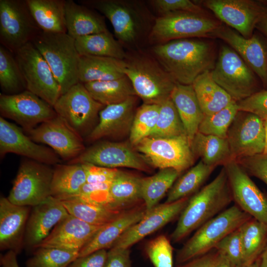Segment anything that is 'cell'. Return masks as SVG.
I'll return each instance as SVG.
<instances>
[{
    "label": "cell",
    "mask_w": 267,
    "mask_h": 267,
    "mask_svg": "<svg viewBox=\"0 0 267 267\" xmlns=\"http://www.w3.org/2000/svg\"><path fill=\"white\" fill-rule=\"evenodd\" d=\"M199 2L221 21L246 38L253 35L265 5L259 0H205Z\"/></svg>",
    "instance_id": "cell-18"
},
{
    "label": "cell",
    "mask_w": 267,
    "mask_h": 267,
    "mask_svg": "<svg viewBox=\"0 0 267 267\" xmlns=\"http://www.w3.org/2000/svg\"><path fill=\"white\" fill-rule=\"evenodd\" d=\"M103 226L89 224L69 214L36 248L54 247L80 251Z\"/></svg>",
    "instance_id": "cell-25"
},
{
    "label": "cell",
    "mask_w": 267,
    "mask_h": 267,
    "mask_svg": "<svg viewBox=\"0 0 267 267\" xmlns=\"http://www.w3.org/2000/svg\"><path fill=\"white\" fill-rule=\"evenodd\" d=\"M224 167L233 200L242 211L267 226V196L235 159Z\"/></svg>",
    "instance_id": "cell-17"
},
{
    "label": "cell",
    "mask_w": 267,
    "mask_h": 267,
    "mask_svg": "<svg viewBox=\"0 0 267 267\" xmlns=\"http://www.w3.org/2000/svg\"><path fill=\"white\" fill-rule=\"evenodd\" d=\"M146 213L143 203L127 210L116 220L103 226L80 250L78 257L99 250L109 249L129 228L140 221Z\"/></svg>",
    "instance_id": "cell-27"
},
{
    "label": "cell",
    "mask_w": 267,
    "mask_h": 267,
    "mask_svg": "<svg viewBox=\"0 0 267 267\" xmlns=\"http://www.w3.org/2000/svg\"><path fill=\"white\" fill-rule=\"evenodd\" d=\"M30 207L14 204L7 197H0V250L12 251L17 255L21 252Z\"/></svg>",
    "instance_id": "cell-24"
},
{
    "label": "cell",
    "mask_w": 267,
    "mask_h": 267,
    "mask_svg": "<svg viewBox=\"0 0 267 267\" xmlns=\"http://www.w3.org/2000/svg\"><path fill=\"white\" fill-rule=\"evenodd\" d=\"M135 146L148 164L160 170L171 168L181 173L195 160L186 135L173 137L149 136Z\"/></svg>",
    "instance_id": "cell-7"
},
{
    "label": "cell",
    "mask_w": 267,
    "mask_h": 267,
    "mask_svg": "<svg viewBox=\"0 0 267 267\" xmlns=\"http://www.w3.org/2000/svg\"><path fill=\"white\" fill-rule=\"evenodd\" d=\"M238 111L255 114L264 121L267 120V90L257 91L236 102Z\"/></svg>",
    "instance_id": "cell-50"
},
{
    "label": "cell",
    "mask_w": 267,
    "mask_h": 267,
    "mask_svg": "<svg viewBox=\"0 0 267 267\" xmlns=\"http://www.w3.org/2000/svg\"><path fill=\"white\" fill-rule=\"evenodd\" d=\"M112 182V181L96 183H86L78 196L94 203L118 207L113 204L110 194V188Z\"/></svg>",
    "instance_id": "cell-49"
},
{
    "label": "cell",
    "mask_w": 267,
    "mask_h": 267,
    "mask_svg": "<svg viewBox=\"0 0 267 267\" xmlns=\"http://www.w3.org/2000/svg\"><path fill=\"white\" fill-rule=\"evenodd\" d=\"M260 266V258L257 259L253 263L248 265L243 266L241 267H259Z\"/></svg>",
    "instance_id": "cell-62"
},
{
    "label": "cell",
    "mask_w": 267,
    "mask_h": 267,
    "mask_svg": "<svg viewBox=\"0 0 267 267\" xmlns=\"http://www.w3.org/2000/svg\"><path fill=\"white\" fill-rule=\"evenodd\" d=\"M238 110L234 101L224 108L210 115H205L198 132L226 138L228 129Z\"/></svg>",
    "instance_id": "cell-46"
},
{
    "label": "cell",
    "mask_w": 267,
    "mask_h": 267,
    "mask_svg": "<svg viewBox=\"0 0 267 267\" xmlns=\"http://www.w3.org/2000/svg\"><path fill=\"white\" fill-rule=\"evenodd\" d=\"M211 37L219 38L229 45L267 86V48L258 36L246 38L232 28L221 25Z\"/></svg>",
    "instance_id": "cell-23"
},
{
    "label": "cell",
    "mask_w": 267,
    "mask_h": 267,
    "mask_svg": "<svg viewBox=\"0 0 267 267\" xmlns=\"http://www.w3.org/2000/svg\"><path fill=\"white\" fill-rule=\"evenodd\" d=\"M251 218L236 204L223 210L199 227L177 251L176 265L184 263L214 249L222 239Z\"/></svg>",
    "instance_id": "cell-5"
},
{
    "label": "cell",
    "mask_w": 267,
    "mask_h": 267,
    "mask_svg": "<svg viewBox=\"0 0 267 267\" xmlns=\"http://www.w3.org/2000/svg\"><path fill=\"white\" fill-rule=\"evenodd\" d=\"M53 170L33 160L23 161L7 197L12 203L32 207L51 196Z\"/></svg>",
    "instance_id": "cell-11"
},
{
    "label": "cell",
    "mask_w": 267,
    "mask_h": 267,
    "mask_svg": "<svg viewBox=\"0 0 267 267\" xmlns=\"http://www.w3.org/2000/svg\"><path fill=\"white\" fill-rule=\"evenodd\" d=\"M0 86L5 94H14L26 90V86L14 55L0 45Z\"/></svg>",
    "instance_id": "cell-42"
},
{
    "label": "cell",
    "mask_w": 267,
    "mask_h": 267,
    "mask_svg": "<svg viewBox=\"0 0 267 267\" xmlns=\"http://www.w3.org/2000/svg\"><path fill=\"white\" fill-rule=\"evenodd\" d=\"M130 249L110 248L104 267H132Z\"/></svg>",
    "instance_id": "cell-55"
},
{
    "label": "cell",
    "mask_w": 267,
    "mask_h": 267,
    "mask_svg": "<svg viewBox=\"0 0 267 267\" xmlns=\"http://www.w3.org/2000/svg\"><path fill=\"white\" fill-rule=\"evenodd\" d=\"M69 215L62 202L51 196L32 207L26 224L24 246L34 250Z\"/></svg>",
    "instance_id": "cell-22"
},
{
    "label": "cell",
    "mask_w": 267,
    "mask_h": 267,
    "mask_svg": "<svg viewBox=\"0 0 267 267\" xmlns=\"http://www.w3.org/2000/svg\"><path fill=\"white\" fill-rule=\"evenodd\" d=\"M160 105L156 126L149 136L173 137L187 135L185 128L171 97Z\"/></svg>",
    "instance_id": "cell-43"
},
{
    "label": "cell",
    "mask_w": 267,
    "mask_h": 267,
    "mask_svg": "<svg viewBox=\"0 0 267 267\" xmlns=\"http://www.w3.org/2000/svg\"><path fill=\"white\" fill-rule=\"evenodd\" d=\"M144 250L154 267H173V247L165 235H160L150 240Z\"/></svg>",
    "instance_id": "cell-47"
},
{
    "label": "cell",
    "mask_w": 267,
    "mask_h": 267,
    "mask_svg": "<svg viewBox=\"0 0 267 267\" xmlns=\"http://www.w3.org/2000/svg\"><path fill=\"white\" fill-rule=\"evenodd\" d=\"M53 107L57 115L82 136L105 106L96 101L79 82L62 94Z\"/></svg>",
    "instance_id": "cell-14"
},
{
    "label": "cell",
    "mask_w": 267,
    "mask_h": 267,
    "mask_svg": "<svg viewBox=\"0 0 267 267\" xmlns=\"http://www.w3.org/2000/svg\"><path fill=\"white\" fill-rule=\"evenodd\" d=\"M180 174L174 169L167 168L161 169L152 176L141 178V197L146 213L158 205Z\"/></svg>",
    "instance_id": "cell-38"
},
{
    "label": "cell",
    "mask_w": 267,
    "mask_h": 267,
    "mask_svg": "<svg viewBox=\"0 0 267 267\" xmlns=\"http://www.w3.org/2000/svg\"><path fill=\"white\" fill-rule=\"evenodd\" d=\"M86 175V183H96L112 182L119 172L118 169H112L90 164H81Z\"/></svg>",
    "instance_id": "cell-53"
},
{
    "label": "cell",
    "mask_w": 267,
    "mask_h": 267,
    "mask_svg": "<svg viewBox=\"0 0 267 267\" xmlns=\"http://www.w3.org/2000/svg\"><path fill=\"white\" fill-rule=\"evenodd\" d=\"M190 142L198 131L205 115L200 106L192 85L177 83L170 96Z\"/></svg>",
    "instance_id": "cell-29"
},
{
    "label": "cell",
    "mask_w": 267,
    "mask_h": 267,
    "mask_svg": "<svg viewBox=\"0 0 267 267\" xmlns=\"http://www.w3.org/2000/svg\"><path fill=\"white\" fill-rule=\"evenodd\" d=\"M235 160L249 175L258 178L267 185V154L263 153Z\"/></svg>",
    "instance_id": "cell-52"
},
{
    "label": "cell",
    "mask_w": 267,
    "mask_h": 267,
    "mask_svg": "<svg viewBox=\"0 0 267 267\" xmlns=\"http://www.w3.org/2000/svg\"><path fill=\"white\" fill-rule=\"evenodd\" d=\"M79 3L103 14L110 22L119 43H136L143 32L142 15L133 2L120 0H84Z\"/></svg>",
    "instance_id": "cell-12"
},
{
    "label": "cell",
    "mask_w": 267,
    "mask_h": 267,
    "mask_svg": "<svg viewBox=\"0 0 267 267\" xmlns=\"http://www.w3.org/2000/svg\"><path fill=\"white\" fill-rule=\"evenodd\" d=\"M244 253L243 266L258 259L267 245V226L251 218L240 227Z\"/></svg>",
    "instance_id": "cell-40"
},
{
    "label": "cell",
    "mask_w": 267,
    "mask_h": 267,
    "mask_svg": "<svg viewBox=\"0 0 267 267\" xmlns=\"http://www.w3.org/2000/svg\"><path fill=\"white\" fill-rule=\"evenodd\" d=\"M226 139L233 159L263 153L264 121L255 114L238 111L228 129Z\"/></svg>",
    "instance_id": "cell-16"
},
{
    "label": "cell",
    "mask_w": 267,
    "mask_h": 267,
    "mask_svg": "<svg viewBox=\"0 0 267 267\" xmlns=\"http://www.w3.org/2000/svg\"><path fill=\"white\" fill-rule=\"evenodd\" d=\"M215 168L200 160L176 181L168 192L165 203H172L197 192Z\"/></svg>",
    "instance_id": "cell-39"
},
{
    "label": "cell",
    "mask_w": 267,
    "mask_h": 267,
    "mask_svg": "<svg viewBox=\"0 0 267 267\" xmlns=\"http://www.w3.org/2000/svg\"><path fill=\"white\" fill-rule=\"evenodd\" d=\"M61 201L69 214L89 224L99 226L110 223L131 209L94 203L78 195Z\"/></svg>",
    "instance_id": "cell-30"
},
{
    "label": "cell",
    "mask_w": 267,
    "mask_h": 267,
    "mask_svg": "<svg viewBox=\"0 0 267 267\" xmlns=\"http://www.w3.org/2000/svg\"><path fill=\"white\" fill-rule=\"evenodd\" d=\"M14 55L25 80L26 89L53 106L62 95L61 89L40 51L30 42Z\"/></svg>",
    "instance_id": "cell-10"
},
{
    "label": "cell",
    "mask_w": 267,
    "mask_h": 267,
    "mask_svg": "<svg viewBox=\"0 0 267 267\" xmlns=\"http://www.w3.org/2000/svg\"><path fill=\"white\" fill-rule=\"evenodd\" d=\"M256 28L267 37V6H265L263 13Z\"/></svg>",
    "instance_id": "cell-58"
},
{
    "label": "cell",
    "mask_w": 267,
    "mask_h": 267,
    "mask_svg": "<svg viewBox=\"0 0 267 267\" xmlns=\"http://www.w3.org/2000/svg\"><path fill=\"white\" fill-rule=\"evenodd\" d=\"M122 60L112 57L80 56L78 69L80 83L115 80L125 75L121 70Z\"/></svg>",
    "instance_id": "cell-34"
},
{
    "label": "cell",
    "mask_w": 267,
    "mask_h": 267,
    "mask_svg": "<svg viewBox=\"0 0 267 267\" xmlns=\"http://www.w3.org/2000/svg\"><path fill=\"white\" fill-rule=\"evenodd\" d=\"M215 249L225 255L236 267L244 264V253L239 227L222 239Z\"/></svg>",
    "instance_id": "cell-48"
},
{
    "label": "cell",
    "mask_w": 267,
    "mask_h": 267,
    "mask_svg": "<svg viewBox=\"0 0 267 267\" xmlns=\"http://www.w3.org/2000/svg\"><path fill=\"white\" fill-rule=\"evenodd\" d=\"M192 151L205 164L216 167L233 159L226 138L197 132L191 141Z\"/></svg>",
    "instance_id": "cell-35"
},
{
    "label": "cell",
    "mask_w": 267,
    "mask_h": 267,
    "mask_svg": "<svg viewBox=\"0 0 267 267\" xmlns=\"http://www.w3.org/2000/svg\"><path fill=\"white\" fill-rule=\"evenodd\" d=\"M214 267H236V266L225 255L219 252Z\"/></svg>",
    "instance_id": "cell-59"
},
{
    "label": "cell",
    "mask_w": 267,
    "mask_h": 267,
    "mask_svg": "<svg viewBox=\"0 0 267 267\" xmlns=\"http://www.w3.org/2000/svg\"><path fill=\"white\" fill-rule=\"evenodd\" d=\"M65 20L67 33L74 39L108 31L103 16L72 0L65 1Z\"/></svg>",
    "instance_id": "cell-28"
},
{
    "label": "cell",
    "mask_w": 267,
    "mask_h": 267,
    "mask_svg": "<svg viewBox=\"0 0 267 267\" xmlns=\"http://www.w3.org/2000/svg\"><path fill=\"white\" fill-rule=\"evenodd\" d=\"M32 43L45 59L59 84L62 94L79 83L80 55L75 39L67 33L41 31Z\"/></svg>",
    "instance_id": "cell-4"
},
{
    "label": "cell",
    "mask_w": 267,
    "mask_h": 267,
    "mask_svg": "<svg viewBox=\"0 0 267 267\" xmlns=\"http://www.w3.org/2000/svg\"><path fill=\"white\" fill-rule=\"evenodd\" d=\"M192 85L205 115L213 114L235 101L214 80L211 71H206L198 76Z\"/></svg>",
    "instance_id": "cell-31"
},
{
    "label": "cell",
    "mask_w": 267,
    "mask_h": 267,
    "mask_svg": "<svg viewBox=\"0 0 267 267\" xmlns=\"http://www.w3.org/2000/svg\"><path fill=\"white\" fill-rule=\"evenodd\" d=\"M0 112L27 132L57 116L53 106L27 89L14 94L1 93Z\"/></svg>",
    "instance_id": "cell-13"
},
{
    "label": "cell",
    "mask_w": 267,
    "mask_h": 267,
    "mask_svg": "<svg viewBox=\"0 0 267 267\" xmlns=\"http://www.w3.org/2000/svg\"><path fill=\"white\" fill-rule=\"evenodd\" d=\"M232 201L227 174L223 167L211 182L189 198L171 235V240L174 243L182 240L222 212Z\"/></svg>",
    "instance_id": "cell-2"
},
{
    "label": "cell",
    "mask_w": 267,
    "mask_h": 267,
    "mask_svg": "<svg viewBox=\"0 0 267 267\" xmlns=\"http://www.w3.org/2000/svg\"><path fill=\"white\" fill-rule=\"evenodd\" d=\"M84 85L91 96L105 106L121 103L136 95L131 81L126 76L115 80L91 82Z\"/></svg>",
    "instance_id": "cell-37"
},
{
    "label": "cell",
    "mask_w": 267,
    "mask_h": 267,
    "mask_svg": "<svg viewBox=\"0 0 267 267\" xmlns=\"http://www.w3.org/2000/svg\"><path fill=\"white\" fill-rule=\"evenodd\" d=\"M41 31L26 0H0V43L13 54Z\"/></svg>",
    "instance_id": "cell-9"
},
{
    "label": "cell",
    "mask_w": 267,
    "mask_h": 267,
    "mask_svg": "<svg viewBox=\"0 0 267 267\" xmlns=\"http://www.w3.org/2000/svg\"><path fill=\"white\" fill-rule=\"evenodd\" d=\"M265 129V148L263 153L267 154V120L264 121Z\"/></svg>",
    "instance_id": "cell-61"
},
{
    "label": "cell",
    "mask_w": 267,
    "mask_h": 267,
    "mask_svg": "<svg viewBox=\"0 0 267 267\" xmlns=\"http://www.w3.org/2000/svg\"><path fill=\"white\" fill-rule=\"evenodd\" d=\"M121 70L145 104H161L170 97L177 83L155 59L145 55L126 56Z\"/></svg>",
    "instance_id": "cell-3"
},
{
    "label": "cell",
    "mask_w": 267,
    "mask_h": 267,
    "mask_svg": "<svg viewBox=\"0 0 267 267\" xmlns=\"http://www.w3.org/2000/svg\"><path fill=\"white\" fill-rule=\"evenodd\" d=\"M70 164H90L112 169L129 168L148 172V164L140 155L128 144L115 142H102L85 150Z\"/></svg>",
    "instance_id": "cell-19"
},
{
    "label": "cell",
    "mask_w": 267,
    "mask_h": 267,
    "mask_svg": "<svg viewBox=\"0 0 267 267\" xmlns=\"http://www.w3.org/2000/svg\"><path fill=\"white\" fill-rule=\"evenodd\" d=\"M218 255V251L214 249L184 263L176 265L175 267H214Z\"/></svg>",
    "instance_id": "cell-56"
},
{
    "label": "cell",
    "mask_w": 267,
    "mask_h": 267,
    "mask_svg": "<svg viewBox=\"0 0 267 267\" xmlns=\"http://www.w3.org/2000/svg\"><path fill=\"white\" fill-rule=\"evenodd\" d=\"M259 267H267V245L260 257Z\"/></svg>",
    "instance_id": "cell-60"
},
{
    "label": "cell",
    "mask_w": 267,
    "mask_h": 267,
    "mask_svg": "<svg viewBox=\"0 0 267 267\" xmlns=\"http://www.w3.org/2000/svg\"><path fill=\"white\" fill-rule=\"evenodd\" d=\"M27 132L33 141L47 145L65 160L75 159L86 149L82 136L58 115Z\"/></svg>",
    "instance_id": "cell-15"
},
{
    "label": "cell",
    "mask_w": 267,
    "mask_h": 267,
    "mask_svg": "<svg viewBox=\"0 0 267 267\" xmlns=\"http://www.w3.org/2000/svg\"><path fill=\"white\" fill-rule=\"evenodd\" d=\"M107 255V250H99L89 255L77 257L68 267H104Z\"/></svg>",
    "instance_id": "cell-54"
},
{
    "label": "cell",
    "mask_w": 267,
    "mask_h": 267,
    "mask_svg": "<svg viewBox=\"0 0 267 267\" xmlns=\"http://www.w3.org/2000/svg\"><path fill=\"white\" fill-rule=\"evenodd\" d=\"M214 80L236 102L257 92L255 74L231 47H221L219 57L211 71Z\"/></svg>",
    "instance_id": "cell-8"
},
{
    "label": "cell",
    "mask_w": 267,
    "mask_h": 267,
    "mask_svg": "<svg viewBox=\"0 0 267 267\" xmlns=\"http://www.w3.org/2000/svg\"><path fill=\"white\" fill-rule=\"evenodd\" d=\"M221 24L205 13L177 12L157 18L149 32V41L157 44L173 40L211 37Z\"/></svg>",
    "instance_id": "cell-6"
},
{
    "label": "cell",
    "mask_w": 267,
    "mask_h": 267,
    "mask_svg": "<svg viewBox=\"0 0 267 267\" xmlns=\"http://www.w3.org/2000/svg\"><path fill=\"white\" fill-rule=\"evenodd\" d=\"M86 183L81 164H56L53 171L51 196L64 200L78 195Z\"/></svg>",
    "instance_id": "cell-32"
},
{
    "label": "cell",
    "mask_w": 267,
    "mask_h": 267,
    "mask_svg": "<svg viewBox=\"0 0 267 267\" xmlns=\"http://www.w3.org/2000/svg\"><path fill=\"white\" fill-rule=\"evenodd\" d=\"M136 102L134 96L121 103L105 106L100 111L98 123L90 132L89 139L95 140L130 133L136 110Z\"/></svg>",
    "instance_id": "cell-26"
},
{
    "label": "cell",
    "mask_w": 267,
    "mask_h": 267,
    "mask_svg": "<svg viewBox=\"0 0 267 267\" xmlns=\"http://www.w3.org/2000/svg\"><path fill=\"white\" fill-rule=\"evenodd\" d=\"M155 59L178 83L192 85L195 79L214 67L213 45L191 39L173 40L152 48Z\"/></svg>",
    "instance_id": "cell-1"
},
{
    "label": "cell",
    "mask_w": 267,
    "mask_h": 267,
    "mask_svg": "<svg viewBox=\"0 0 267 267\" xmlns=\"http://www.w3.org/2000/svg\"><path fill=\"white\" fill-rule=\"evenodd\" d=\"M160 104L143 103L136 110L130 132V141L136 146L149 136L156 126Z\"/></svg>",
    "instance_id": "cell-45"
},
{
    "label": "cell",
    "mask_w": 267,
    "mask_h": 267,
    "mask_svg": "<svg viewBox=\"0 0 267 267\" xmlns=\"http://www.w3.org/2000/svg\"><path fill=\"white\" fill-rule=\"evenodd\" d=\"M40 29L48 33H67L65 0H26Z\"/></svg>",
    "instance_id": "cell-33"
},
{
    "label": "cell",
    "mask_w": 267,
    "mask_h": 267,
    "mask_svg": "<svg viewBox=\"0 0 267 267\" xmlns=\"http://www.w3.org/2000/svg\"><path fill=\"white\" fill-rule=\"evenodd\" d=\"M141 178L120 170L113 180L110 194L113 204L120 208L129 209L142 201L140 193Z\"/></svg>",
    "instance_id": "cell-41"
},
{
    "label": "cell",
    "mask_w": 267,
    "mask_h": 267,
    "mask_svg": "<svg viewBox=\"0 0 267 267\" xmlns=\"http://www.w3.org/2000/svg\"><path fill=\"white\" fill-rule=\"evenodd\" d=\"M77 50L80 56H94L124 59L127 54L119 42L108 31L80 37L75 39Z\"/></svg>",
    "instance_id": "cell-36"
},
{
    "label": "cell",
    "mask_w": 267,
    "mask_h": 267,
    "mask_svg": "<svg viewBox=\"0 0 267 267\" xmlns=\"http://www.w3.org/2000/svg\"><path fill=\"white\" fill-rule=\"evenodd\" d=\"M14 153L29 159L45 164L56 165L60 160L52 149L38 144L22 130L12 123L0 117V156L7 153Z\"/></svg>",
    "instance_id": "cell-20"
},
{
    "label": "cell",
    "mask_w": 267,
    "mask_h": 267,
    "mask_svg": "<svg viewBox=\"0 0 267 267\" xmlns=\"http://www.w3.org/2000/svg\"><path fill=\"white\" fill-rule=\"evenodd\" d=\"M259 1L262 4L267 6V0H261Z\"/></svg>",
    "instance_id": "cell-63"
},
{
    "label": "cell",
    "mask_w": 267,
    "mask_h": 267,
    "mask_svg": "<svg viewBox=\"0 0 267 267\" xmlns=\"http://www.w3.org/2000/svg\"><path fill=\"white\" fill-rule=\"evenodd\" d=\"M151 3L160 16L182 11L205 13L200 5L189 0H154Z\"/></svg>",
    "instance_id": "cell-51"
},
{
    "label": "cell",
    "mask_w": 267,
    "mask_h": 267,
    "mask_svg": "<svg viewBox=\"0 0 267 267\" xmlns=\"http://www.w3.org/2000/svg\"><path fill=\"white\" fill-rule=\"evenodd\" d=\"M189 197L177 201L157 205L138 222L129 228L110 248L126 249L158 230L180 215Z\"/></svg>",
    "instance_id": "cell-21"
},
{
    "label": "cell",
    "mask_w": 267,
    "mask_h": 267,
    "mask_svg": "<svg viewBox=\"0 0 267 267\" xmlns=\"http://www.w3.org/2000/svg\"><path fill=\"white\" fill-rule=\"evenodd\" d=\"M79 251L54 247H38L26 262V267H68Z\"/></svg>",
    "instance_id": "cell-44"
},
{
    "label": "cell",
    "mask_w": 267,
    "mask_h": 267,
    "mask_svg": "<svg viewBox=\"0 0 267 267\" xmlns=\"http://www.w3.org/2000/svg\"><path fill=\"white\" fill-rule=\"evenodd\" d=\"M17 254L12 251H8L4 254L0 255L1 267H20L17 259Z\"/></svg>",
    "instance_id": "cell-57"
}]
</instances>
